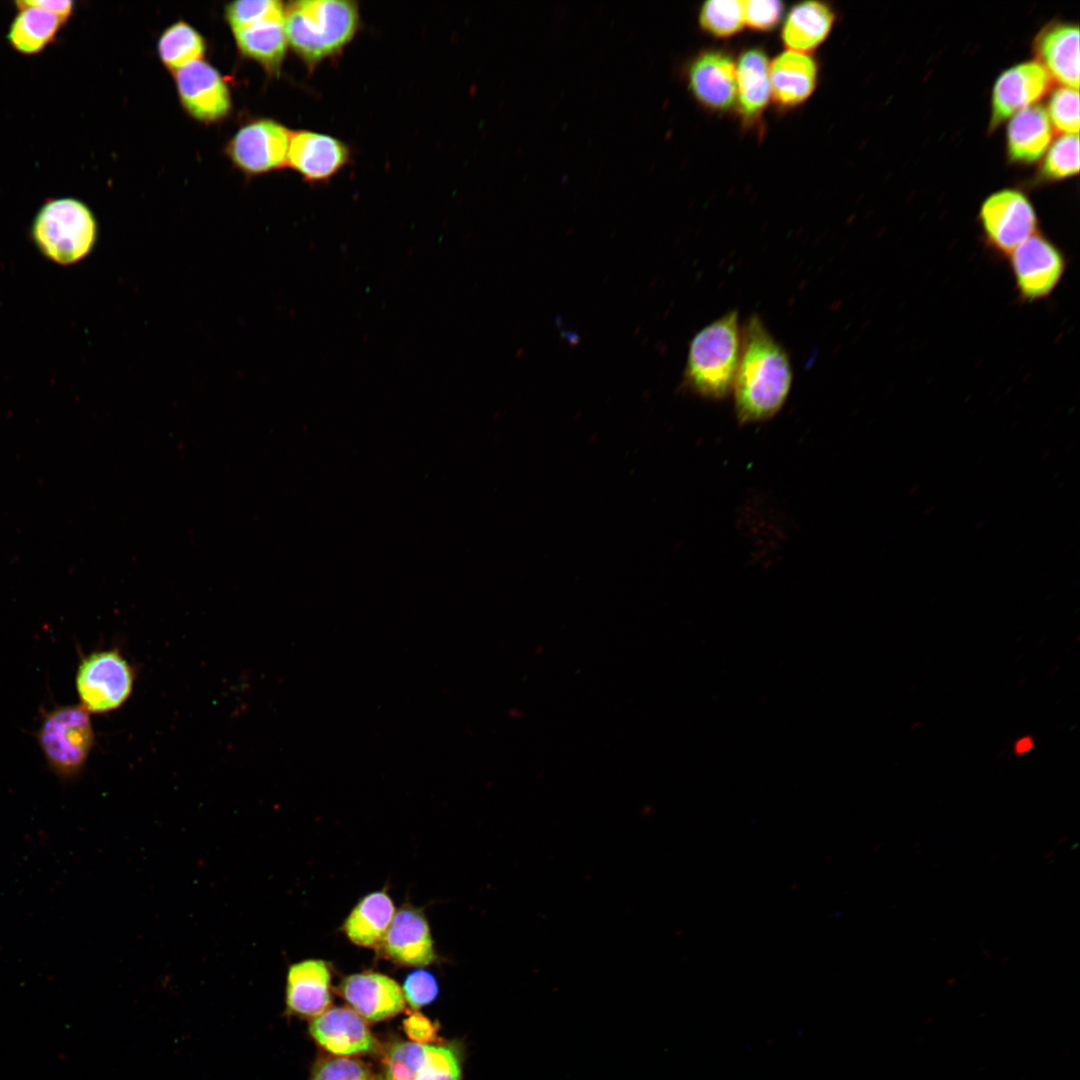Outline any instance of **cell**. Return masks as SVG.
Returning <instances> with one entry per match:
<instances>
[{
    "instance_id": "obj_1",
    "label": "cell",
    "mask_w": 1080,
    "mask_h": 1080,
    "mask_svg": "<svg viewBox=\"0 0 1080 1080\" xmlns=\"http://www.w3.org/2000/svg\"><path fill=\"white\" fill-rule=\"evenodd\" d=\"M785 349L757 315L741 331L740 358L733 382L734 404L741 424L767 420L783 406L792 384Z\"/></svg>"
},
{
    "instance_id": "obj_2",
    "label": "cell",
    "mask_w": 1080,
    "mask_h": 1080,
    "mask_svg": "<svg viewBox=\"0 0 1080 1080\" xmlns=\"http://www.w3.org/2000/svg\"><path fill=\"white\" fill-rule=\"evenodd\" d=\"M358 25V7L351 1H298L284 15L287 42L311 66L346 46Z\"/></svg>"
},
{
    "instance_id": "obj_3",
    "label": "cell",
    "mask_w": 1080,
    "mask_h": 1080,
    "mask_svg": "<svg viewBox=\"0 0 1080 1080\" xmlns=\"http://www.w3.org/2000/svg\"><path fill=\"white\" fill-rule=\"evenodd\" d=\"M740 349L739 316L733 310L692 338L684 371V386L705 398H725L733 387Z\"/></svg>"
},
{
    "instance_id": "obj_4",
    "label": "cell",
    "mask_w": 1080,
    "mask_h": 1080,
    "mask_svg": "<svg viewBox=\"0 0 1080 1080\" xmlns=\"http://www.w3.org/2000/svg\"><path fill=\"white\" fill-rule=\"evenodd\" d=\"M32 239L43 256L60 265L86 257L96 242L97 226L90 209L71 197L47 201L32 224Z\"/></svg>"
},
{
    "instance_id": "obj_5",
    "label": "cell",
    "mask_w": 1080,
    "mask_h": 1080,
    "mask_svg": "<svg viewBox=\"0 0 1080 1080\" xmlns=\"http://www.w3.org/2000/svg\"><path fill=\"white\" fill-rule=\"evenodd\" d=\"M37 739L49 769L71 779L82 771L94 745L90 713L81 705L56 707L44 715Z\"/></svg>"
},
{
    "instance_id": "obj_6",
    "label": "cell",
    "mask_w": 1080,
    "mask_h": 1080,
    "mask_svg": "<svg viewBox=\"0 0 1080 1080\" xmlns=\"http://www.w3.org/2000/svg\"><path fill=\"white\" fill-rule=\"evenodd\" d=\"M982 241L996 257L1006 259L1022 242L1039 232V219L1027 196L1016 189L989 195L978 213Z\"/></svg>"
},
{
    "instance_id": "obj_7",
    "label": "cell",
    "mask_w": 1080,
    "mask_h": 1080,
    "mask_svg": "<svg viewBox=\"0 0 1080 1080\" xmlns=\"http://www.w3.org/2000/svg\"><path fill=\"white\" fill-rule=\"evenodd\" d=\"M1006 260L1017 298L1024 304L1048 298L1059 286L1068 265L1063 250L1040 232L1017 246Z\"/></svg>"
},
{
    "instance_id": "obj_8",
    "label": "cell",
    "mask_w": 1080,
    "mask_h": 1080,
    "mask_svg": "<svg viewBox=\"0 0 1080 1080\" xmlns=\"http://www.w3.org/2000/svg\"><path fill=\"white\" fill-rule=\"evenodd\" d=\"M134 671L118 650H100L83 657L75 685L80 705L94 714L120 707L129 698Z\"/></svg>"
},
{
    "instance_id": "obj_9",
    "label": "cell",
    "mask_w": 1080,
    "mask_h": 1080,
    "mask_svg": "<svg viewBox=\"0 0 1080 1080\" xmlns=\"http://www.w3.org/2000/svg\"><path fill=\"white\" fill-rule=\"evenodd\" d=\"M380 1080H462L460 1054L452 1046L397 1042L387 1051Z\"/></svg>"
},
{
    "instance_id": "obj_10",
    "label": "cell",
    "mask_w": 1080,
    "mask_h": 1080,
    "mask_svg": "<svg viewBox=\"0 0 1080 1080\" xmlns=\"http://www.w3.org/2000/svg\"><path fill=\"white\" fill-rule=\"evenodd\" d=\"M291 132L273 120H257L241 128L228 145L233 162L247 173H263L287 165Z\"/></svg>"
},
{
    "instance_id": "obj_11",
    "label": "cell",
    "mask_w": 1080,
    "mask_h": 1080,
    "mask_svg": "<svg viewBox=\"0 0 1080 1080\" xmlns=\"http://www.w3.org/2000/svg\"><path fill=\"white\" fill-rule=\"evenodd\" d=\"M1051 86V76L1038 61L1021 62L1004 70L992 89L990 131L1040 100Z\"/></svg>"
},
{
    "instance_id": "obj_12",
    "label": "cell",
    "mask_w": 1080,
    "mask_h": 1080,
    "mask_svg": "<svg viewBox=\"0 0 1080 1080\" xmlns=\"http://www.w3.org/2000/svg\"><path fill=\"white\" fill-rule=\"evenodd\" d=\"M178 93L184 108L200 121L223 118L230 110L228 87L219 72L198 60L176 71Z\"/></svg>"
},
{
    "instance_id": "obj_13",
    "label": "cell",
    "mask_w": 1080,
    "mask_h": 1080,
    "mask_svg": "<svg viewBox=\"0 0 1080 1080\" xmlns=\"http://www.w3.org/2000/svg\"><path fill=\"white\" fill-rule=\"evenodd\" d=\"M688 86L696 99L714 111L730 109L737 98L736 66L726 52L705 50L687 69Z\"/></svg>"
},
{
    "instance_id": "obj_14",
    "label": "cell",
    "mask_w": 1080,
    "mask_h": 1080,
    "mask_svg": "<svg viewBox=\"0 0 1080 1080\" xmlns=\"http://www.w3.org/2000/svg\"><path fill=\"white\" fill-rule=\"evenodd\" d=\"M348 160V147L332 136L306 130L291 132L287 165L306 180H327Z\"/></svg>"
},
{
    "instance_id": "obj_15",
    "label": "cell",
    "mask_w": 1080,
    "mask_h": 1080,
    "mask_svg": "<svg viewBox=\"0 0 1080 1080\" xmlns=\"http://www.w3.org/2000/svg\"><path fill=\"white\" fill-rule=\"evenodd\" d=\"M339 991L360 1016L381 1021L395 1016L404 1008V996L398 983L387 975L363 972L349 975Z\"/></svg>"
},
{
    "instance_id": "obj_16",
    "label": "cell",
    "mask_w": 1080,
    "mask_h": 1080,
    "mask_svg": "<svg viewBox=\"0 0 1080 1080\" xmlns=\"http://www.w3.org/2000/svg\"><path fill=\"white\" fill-rule=\"evenodd\" d=\"M309 1032L321 1047L338 1056L366 1053L376 1048V1039L363 1018L349 1008L324 1011L312 1020Z\"/></svg>"
},
{
    "instance_id": "obj_17",
    "label": "cell",
    "mask_w": 1080,
    "mask_h": 1080,
    "mask_svg": "<svg viewBox=\"0 0 1080 1080\" xmlns=\"http://www.w3.org/2000/svg\"><path fill=\"white\" fill-rule=\"evenodd\" d=\"M381 945L386 956L400 965L426 966L436 958L424 914L408 907L395 912Z\"/></svg>"
},
{
    "instance_id": "obj_18",
    "label": "cell",
    "mask_w": 1080,
    "mask_h": 1080,
    "mask_svg": "<svg viewBox=\"0 0 1080 1080\" xmlns=\"http://www.w3.org/2000/svg\"><path fill=\"white\" fill-rule=\"evenodd\" d=\"M1033 49L1038 62L1052 80L1078 89L1079 87V27L1068 22L1046 25L1036 36Z\"/></svg>"
},
{
    "instance_id": "obj_19",
    "label": "cell",
    "mask_w": 1080,
    "mask_h": 1080,
    "mask_svg": "<svg viewBox=\"0 0 1080 1080\" xmlns=\"http://www.w3.org/2000/svg\"><path fill=\"white\" fill-rule=\"evenodd\" d=\"M331 974L328 964L308 959L292 964L287 973L286 1005L299 1016H318L331 1003Z\"/></svg>"
},
{
    "instance_id": "obj_20",
    "label": "cell",
    "mask_w": 1080,
    "mask_h": 1080,
    "mask_svg": "<svg viewBox=\"0 0 1080 1080\" xmlns=\"http://www.w3.org/2000/svg\"><path fill=\"white\" fill-rule=\"evenodd\" d=\"M817 73V64L811 56L796 51L783 52L769 66L773 100L782 107L804 102L815 89Z\"/></svg>"
},
{
    "instance_id": "obj_21",
    "label": "cell",
    "mask_w": 1080,
    "mask_h": 1080,
    "mask_svg": "<svg viewBox=\"0 0 1080 1080\" xmlns=\"http://www.w3.org/2000/svg\"><path fill=\"white\" fill-rule=\"evenodd\" d=\"M1053 128L1044 107L1031 105L1015 113L1007 126L1006 147L1011 162L1031 164L1048 149Z\"/></svg>"
},
{
    "instance_id": "obj_22",
    "label": "cell",
    "mask_w": 1080,
    "mask_h": 1080,
    "mask_svg": "<svg viewBox=\"0 0 1080 1080\" xmlns=\"http://www.w3.org/2000/svg\"><path fill=\"white\" fill-rule=\"evenodd\" d=\"M15 5L18 11L8 29L7 39L11 47L21 54L41 52L67 21L33 4L31 0L18 1Z\"/></svg>"
},
{
    "instance_id": "obj_23",
    "label": "cell",
    "mask_w": 1080,
    "mask_h": 1080,
    "mask_svg": "<svg viewBox=\"0 0 1080 1080\" xmlns=\"http://www.w3.org/2000/svg\"><path fill=\"white\" fill-rule=\"evenodd\" d=\"M738 108L745 122L757 120L771 95L769 64L762 49L744 51L736 68Z\"/></svg>"
},
{
    "instance_id": "obj_24",
    "label": "cell",
    "mask_w": 1080,
    "mask_h": 1080,
    "mask_svg": "<svg viewBox=\"0 0 1080 1080\" xmlns=\"http://www.w3.org/2000/svg\"><path fill=\"white\" fill-rule=\"evenodd\" d=\"M394 914L395 907L387 893H370L352 909L344 922V932L354 944L375 948L382 944Z\"/></svg>"
},
{
    "instance_id": "obj_25",
    "label": "cell",
    "mask_w": 1080,
    "mask_h": 1080,
    "mask_svg": "<svg viewBox=\"0 0 1080 1080\" xmlns=\"http://www.w3.org/2000/svg\"><path fill=\"white\" fill-rule=\"evenodd\" d=\"M834 18L832 9L823 2L797 4L789 12L783 26L784 45L801 53L816 48L829 34Z\"/></svg>"
},
{
    "instance_id": "obj_26",
    "label": "cell",
    "mask_w": 1080,
    "mask_h": 1080,
    "mask_svg": "<svg viewBox=\"0 0 1080 1080\" xmlns=\"http://www.w3.org/2000/svg\"><path fill=\"white\" fill-rule=\"evenodd\" d=\"M239 50L245 56L277 72L287 48L284 22H266L233 31Z\"/></svg>"
},
{
    "instance_id": "obj_27",
    "label": "cell",
    "mask_w": 1080,
    "mask_h": 1080,
    "mask_svg": "<svg viewBox=\"0 0 1080 1080\" xmlns=\"http://www.w3.org/2000/svg\"><path fill=\"white\" fill-rule=\"evenodd\" d=\"M204 50L205 44L201 35L185 22H177L167 28L158 44L162 62L176 71L200 60Z\"/></svg>"
},
{
    "instance_id": "obj_28",
    "label": "cell",
    "mask_w": 1080,
    "mask_h": 1080,
    "mask_svg": "<svg viewBox=\"0 0 1080 1080\" xmlns=\"http://www.w3.org/2000/svg\"><path fill=\"white\" fill-rule=\"evenodd\" d=\"M1078 172V134H1063L1049 145L1040 166L1039 178L1043 181H1058L1077 175Z\"/></svg>"
},
{
    "instance_id": "obj_29",
    "label": "cell",
    "mask_w": 1080,
    "mask_h": 1080,
    "mask_svg": "<svg viewBox=\"0 0 1080 1080\" xmlns=\"http://www.w3.org/2000/svg\"><path fill=\"white\" fill-rule=\"evenodd\" d=\"M701 27L715 37H729L744 25L743 3L737 0L705 2L699 13Z\"/></svg>"
},
{
    "instance_id": "obj_30",
    "label": "cell",
    "mask_w": 1080,
    "mask_h": 1080,
    "mask_svg": "<svg viewBox=\"0 0 1080 1080\" xmlns=\"http://www.w3.org/2000/svg\"><path fill=\"white\" fill-rule=\"evenodd\" d=\"M225 15L235 31L266 22H284L285 9L277 0H243L230 3Z\"/></svg>"
},
{
    "instance_id": "obj_31",
    "label": "cell",
    "mask_w": 1080,
    "mask_h": 1080,
    "mask_svg": "<svg viewBox=\"0 0 1080 1080\" xmlns=\"http://www.w3.org/2000/svg\"><path fill=\"white\" fill-rule=\"evenodd\" d=\"M1047 114L1054 127L1064 134L1079 132L1078 89L1063 86L1052 92L1048 100Z\"/></svg>"
},
{
    "instance_id": "obj_32",
    "label": "cell",
    "mask_w": 1080,
    "mask_h": 1080,
    "mask_svg": "<svg viewBox=\"0 0 1080 1080\" xmlns=\"http://www.w3.org/2000/svg\"><path fill=\"white\" fill-rule=\"evenodd\" d=\"M312 1080H374L361 1062L349 1058H329L318 1063Z\"/></svg>"
},
{
    "instance_id": "obj_33",
    "label": "cell",
    "mask_w": 1080,
    "mask_h": 1080,
    "mask_svg": "<svg viewBox=\"0 0 1080 1080\" xmlns=\"http://www.w3.org/2000/svg\"><path fill=\"white\" fill-rule=\"evenodd\" d=\"M744 23L756 31L772 30L780 21L784 5L774 0L742 1Z\"/></svg>"
},
{
    "instance_id": "obj_34",
    "label": "cell",
    "mask_w": 1080,
    "mask_h": 1080,
    "mask_svg": "<svg viewBox=\"0 0 1080 1080\" xmlns=\"http://www.w3.org/2000/svg\"><path fill=\"white\" fill-rule=\"evenodd\" d=\"M404 1000L412 1008H420L432 1002L438 994V985L434 976L425 970L410 973L403 984Z\"/></svg>"
},
{
    "instance_id": "obj_35",
    "label": "cell",
    "mask_w": 1080,
    "mask_h": 1080,
    "mask_svg": "<svg viewBox=\"0 0 1080 1080\" xmlns=\"http://www.w3.org/2000/svg\"><path fill=\"white\" fill-rule=\"evenodd\" d=\"M403 1028L410 1040L420 1044H429L436 1039L437 1026L420 1013H414L403 1022Z\"/></svg>"
},
{
    "instance_id": "obj_36",
    "label": "cell",
    "mask_w": 1080,
    "mask_h": 1080,
    "mask_svg": "<svg viewBox=\"0 0 1080 1080\" xmlns=\"http://www.w3.org/2000/svg\"><path fill=\"white\" fill-rule=\"evenodd\" d=\"M31 2L65 20L71 16L74 9V2L69 0H31Z\"/></svg>"
},
{
    "instance_id": "obj_37",
    "label": "cell",
    "mask_w": 1080,
    "mask_h": 1080,
    "mask_svg": "<svg viewBox=\"0 0 1080 1080\" xmlns=\"http://www.w3.org/2000/svg\"><path fill=\"white\" fill-rule=\"evenodd\" d=\"M1032 747H1033L1032 740L1029 737H1026V738H1022L1021 740H1019L1016 743L1015 749H1016L1017 753H1024V752H1027L1028 750H1030Z\"/></svg>"
}]
</instances>
